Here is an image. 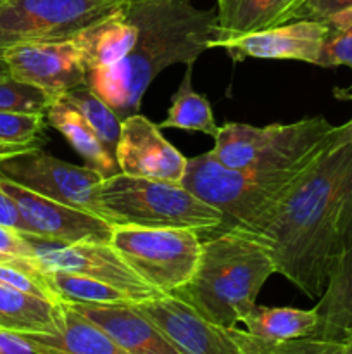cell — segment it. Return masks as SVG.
Segmentation results:
<instances>
[{
  "instance_id": "obj_17",
  "label": "cell",
  "mask_w": 352,
  "mask_h": 354,
  "mask_svg": "<svg viewBox=\"0 0 352 354\" xmlns=\"http://www.w3.org/2000/svg\"><path fill=\"white\" fill-rule=\"evenodd\" d=\"M317 327L314 335L344 341L352 332V211L345 230L340 256L331 270L320 303L316 304Z\"/></svg>"
},
{
  "instance_id": "obj_18",
  "label": "cell",
  "mask_w": 352,
  "mask_h": 354,
  "mask_svg": "<svg viewBox=\"0 0 352 354\" xmlns=\"http://www.w3.org/2000/svg\"><path fill=\"white\" fill-rule=\"evenodd\" d=\"M24 337L41 354H128L69 303H62L55 334H26Z\"/></svg>"
},
{
  "instance_id": "obj_7",
  "label": "cell",
  "mask_w": 352,
  "mask_h": 354,
  "mask_svg": "<svg viewBox=\"0 0 352 354\" xmlns=\"http://www.w3.org/2000/svg\"><path fill=\"white\" fill-rule=\"evenodd\" d=\"M126 9L128 0H3L0 55L21 44L71 40L86 28Z\"/></svg>"
},
{
  "instance_id": "obj_4",
  "label": "cell",
  "mask_w": 352,
  "mask_h": 354,
  "mask_svg": "<svg viewBox=\"0 0 352 354\" xmlns=\"http://www.w3.org/2000/svg\"><path fill=\"white\" fill-rule=\"evenodd\" d=\"M99 216L113 227L216 230L224 223L221 211L204 203L182 183L131 176L104 178L99 189Z\"/></svg>"
},
{
  "instance_id": "obj_37",
  "label": "cell",
  "mask_w": 352,
  "mask_h": 354,
  "mask_svg": "<svg viewBox=\"0 0 352 354\" xmlns=\"http://www.w3.org/2000/svg\"><path fill=\"white\" fill-rule=\"evenodd\" d=\"M337 138L342 144H351L352 145V120L349 123L337 127Z\"/></svg>"
},
{
  "instance_id": "obj_40",
  "label": "cell",
  "mask_w": 352,
  "mask_h": 354,
  "mask_svg": "<svg viewBox=\"0 0 352 354\" xmlns=\"http://www.w3.org/2000/svg\"><path fill=\"white\" fill-rule=\"evenodd\" d=\"M3 2V0H0V3H2Z\"/></svg>"
},
{
  "instance_id": "obj_28",
  "label": "cell",
  "mask_w": 352,
  "mask_h": 354,
  "mask_svg": "<svg viewBox=\"0 0 352 354\" xmlns=\"http://www.w3.org/2000/svg\"><path fill=\"white\" fill-rule=\"evenodd\" d=\"M52 97L38 86L14 80L12 76L0 78V111L12 113H47Z\"/></svg>"
},
{
  "instance_id": "obj_10",
  "label": "cell",
  "mask_w": 352,
  "mask_h": 354,
  "mask_svg": "<svg viewBox=\"0 0 352 354\" xmlns=\"http://www.w3.org/2000/svg\"><path fill=\"white\" fill-rule=\"evenodd\" d=\"M0 175L40 196L99 216L104 176L97 169L71 165L35 147L0 159Z\"/></svg>"
},
{
  "instance_id": "obj_39",
  "label": "cell",
  "mask_w": 352,
  "mask_h": 354,
  "mask_svg": "<svg viewBox=\"0 0 352 354\" xmlns=\"http://www.w3.org/2000/svg\"><path fill=\"white\" fill-rule=\"evenodd\" d=\"M342 342H344L345 346V354H352V332Z\"/></svg>"
},
{
  "instance_id": "obj_12",
  "label": "cell",
  "mask_w": 352,
  "mask_h": 354,
  "mask_svg": "<svg viewBox=\"0 0 352 354\" xmlns=\"http://www.w3.org/2000/svg\"><path fill=\"white\" fill-rule=\"evenodd\" d=\"M2 55L14 80L38 86L52 100L86 83V64L76 38L21 44Z\"/></svg>"
},
{
  "instance_id": "obj_34",
  "label": "cell",
  "mask_w": 352,
  "mask_h": 354,
  "mask_svg": "<svg viewBox=\"0 0 352 354\" xmlns=\"http://www.w3.org/2000/svg\"><path fill=\"white\" fill-rule=\"evenodd\" d=\"M0 354H41L21 334L0 332Z\"/></svg>"
},
{
  "instance_id": "obj_33",
  "label": "cell",
  "mask_w": 352,
  "mask_h": 354,
  "mask_svg": "<svg viewBox=\"0 0 352 354\" xmlns=\"http://www.w3.org/2000/svg\"><path fill=\"white\" fill-rule=\"evenodd\" d=\"M0 225L14 228L21 234H30V228H28L26 221L21 216L16 203L2 189H0Z\"/></svg>"
},
{
  "instance_id": "obj_20",
  "label": "cell",
  "mask_w": 352,
  "mask_h": 354,
  "mask_svg": "<svg viewBox=\"0 0 352 354\" xmlns=\"http://www.w3.org/2000/svg\"><path fill=\"white\" fill-rule=\"evenodd\" d=\"M45 120L85 159L88 168L97 169L104 178L121 173L116 156L102 144V140L88 127L81 113L64 97L52 100L45 113Z\"/></svg>"
},
{
  "instance_id": "obj_5",
  "label": "cell",
  "mask_w": 352,
  "mask_h": 354,
  "mask_svg": "<svg viewBox=\"0 0 352 354\" xmlns=\"http://www.w3.org/2000/svg\"><path fill=\"white\" fill-rule=\"evenodd\" d=\"M335 130L321 116L269 127L226 123L219 127L213 154L223 166L240 171H300L330 144Z\"/></svg>"
},
{
  "instance_id": "obj_38",
  "label": "cell",
  "mask_w": 352,
  "mask_h": 354,
  "mask_svg": "<svg viewBox=\"0 0 352 354\" xmlns=\"http://www.w3.org/2000/svg\"><path fill=\"white\" fill-rule=\"evenodd\" d=\"M6 76H10L9 66H7V62H6V59H3V55H0V78H6Z\"/></svg>"
},
{
  "instance_id": "obj_3",
  "label": "cell",
  "mask_w": 352,
  "mask_h": 354,
  "mask_svg": "<svg viewBox=\"0 0 352 354\" xmlns=\"http://www.w3.org/2000/svg\"><path fill=\"white\" fill-rule=\"evenodd\" d=\"M275 273L268 249L254 234L228 227L202 242L195 275L169 296L188 304L209 324L235 328Z\"/></svg>"
},
{
  "instance_id": "obj_24",
  "label": "cell",
  "mask_w": 352,
  "mask_h": 354,
  "mask_svg": "<svg viewBox=\"0 0 352 354\" xmlns=\"http://www.w3.org/2000/svg\"><path fill=\"white\" fill-rule=\"evenodd\" d=\"M193 64L186 66L182 83L176 88L168 109V116L159 123V128H176V130L202 131L216 138L219 127L214 121L213 107L204 95L197 93L192 85Z\"/></svg>"
},
{
  "instance_id": "obj_23",
  "label": "cell",
  "mask_w": 352,
  "mask_h": 354,
  "mask_svg": "<svg viewBox=\"0 0 352 354\" xmlns=\"http://www.w3.org/2000/svg\"><path fill=\"white\" fill-rule=\"evenodd\" d=\"M245 330L266 342H283L314 335L317 327L316 308L297 310V308H269L257 303L244 317Z\"/></svg>"
},
{
  "instance_id": "obj_30",
  "label": "cell",
  "mask_w": 352,
  "mask_h": 354,
  "mask_svg": "<svg viewBox=\"0 0 352 354\" xmlns=\"http://www.w3.org/2000/svg\"><path fill=\"white\" fill-rule=\"evenodd\" d=\"M317 66L321 68L349 66L352 69V31H338L328 28Z\"/></svg>"
},
{
  "instance_id": "obj_21",
  "label": "cell",
  "mask_w": 352,
  "mask_h": 354,
  "mask_svg": "<svg viewBox=\"0 0 352 354\" xmlns=\"http://www.w3.org/2000/svg\"><path fill=\"white\" fill-rule=\"evenodd\" d=\"M61 308L62 303H52L0 282V332L55 334Z\"/></svg>"
},
{
  "instance_id": "obj_25",
  "label": "cell",
  "mask_w": 352,
  "mask_h": 354,
  "mask_svg": "<svg viewBox=\"0 0 352 354\" xmlns=\"http://www.w3.org/2000/svg\"><path fill=\"white\" fill-rule=\"evenodd\" d=\"M45 272V270H43ZM52 289L64 303L83 304H133L119 289L85 275L66 272H45Z\"/></svg>"
},
{
  "instance_id": "obj_9",
  "label": "cell",
  "mask_w": 352,
  "mask_h": 354,
  "mask_svg": "<svg viewBox=\"0 0 352 354\" xmlns=\"http://www.w3.org/2000/svg\"><path fill=\"white\" fill-rule=\"evenodd\" d=\"M24 237L33 251L31 259L45 272H66L90 277L119 289L133 304L166 296L130 268L109 242L62 244L31 234H24Z\"/></svg>"
},
{
  "instance_id": "obj_16",
  "label": "cell",
  "mask_w": 352,
  "mask_h": 354,
  "mask_svg": "<svg viewBox=\"0 0 352 354\" xmlns=\"http://www.w3.org/2000/svg\"><path fill=\"white\" fill-rule=\"evenodd\" d=\"M69 304L128 354H183L135 304Z\"/></svg>"
},
{
  "instance_id": "obj_19",
  "label": "cell",
  "mask_w": 352,
  "mask_h": 354,
  "mask_svg": "<svg viewBox=\"0 0 352 354\" xmlns=\"http://www.w3.org/2000/svg\"><path fill=\"white\" fill-rule=\"evenodd\" d=\"M302 2L304 0H217L216 37L211 41L237 38L290 23L293 10Z\"/></svg>"
},
{
  "instance_id": "obj_13",
  "label": "cell",
  "mask_w": 352,
  "mask_h": 354,
  "mask_svg": "<svg viewBox=\"0 0 352 354\" xmlns=\"http://www.w3.org/2000/svg\"><path fill=\"white\" fill-rule=\"evenodd\" d=\"M135 306L183 354H251L235 337L233 328L209 324L178 297L166 294Z\"/></svg>"
},
{
  "instance_id": "obj_22",
  "label": "cell",
  "mask_w": 352,
  "mask_h": 354,
  "mask_svg": "<svg viewBox=\"0 0 352 354\" xmlns=\"http://www.w3.org/2000/svg\"><path fill=\"white\" fill-rule=\"evenodd\" d=\"M137 37V24L123 12L86 28L75 38L81 48L88 73L99 68H109L126 57L135 47Z\"/></svg>"
},
{
  "instance_id": "obj_36",
  "label": "cell",
  "mask_w": 352,
  "mask_h": 354,
  "mask_svg": "<svg viewBox=\"0 0 352 354\" xmlns=\"http://www.w3.org/2000/svg\"><path fill=\"white\" fill-rule=\"evenodd\" d=\"M30 149H35V147H23V145H10V144H6V142H0V159L9 158V156H14V154H19V152H24V151H30Z\"/></svg>"
},
{
  "instance_id": "obj_2",
  "label": "cell",
  "mask_w": 352,
  "mask_h": 354,
  "mask_svg": "<svg viewBox=\"0 0 352 354\" xmlns=\"http://www.w3.org/2000/svg\"><path fill=\"white\" fill-rule=\"evenodd\" d=\"M126 16L138 37L130 54L109 68L86 73V85L121 120L138 114L145 90L173 64H193L216 37L217 14L190 0H141L128 3Z\"/></svg>"
},
{
  "instance_id": "obj_14",
  "label": "cell",
  "mask_w": 352,
  "mask_h": 354,
  "mask_svg": "<svg viewBox=\"0 0 352 354\" xmlns=\"http://www.w3.org/2000/svg\"><path fill=\"white\" fill-rule=\"evenodd\" d=\"M116 161L124 175L176 183H182L188 165V159L166 140L159 124L141 114H131L121 123Z\"/></svg>"
},
{
  "instance_id": "obj_11",
  "label": "cell",
  "mask_w": 352,
  "mask_h": 354,
  "mask_svg": "<svg viewBox=\"0 0 352 354\" xmlns=\"http://www.w3.org/2000/svg\"><path fill=\"white\" fill-rule=\"evenodd\" d=\"M0 189L16 203L31 235L62 242H110L114 227L97 214L57 203L0 175Z\"/></svg>"
},
{
  "instance_id": "obj_8",
  "label": "cell",
  "mask_w": 352,
  "mask_h": 354,
  "mask_svg": "<svg viewBox=\"0 0 352 354\" xmlns=\"http://www.w3.org/2000/svg\"><path fill=\"white\" fill-rule=\"evenodd\" d=\"M110 245L141 279L162 294H173L197 272L202 241L188 228L114 227Z\"/></svg>"
},
{
  "instance_id": "obj_15",
  "label": "cell",
  "mask_w": 352,
  "mask_h": 354,
  "mask_svg": "<svg viewBox=\"0 0 352 354\" xmlns=\"http://www.w3.org/2000/svg\"><path fill=\"white\" fill-rule=\"evenodd\" d=\"M328 26L321 21L299 19L228 40L211 41L209 48L221 47L235 62L255 59H289L317 66Z\"/></svg>"
},
{
  "instance_id": "obj_35",
  "label": "cell",
  "mask_w": 352,
  "mask_h": 354,
  "mask_svg": "<svg viewBox=\"0 0 352 354\" xmlns=\"http://www.w3.org/2000/svg\"><path fill=\"white\" fill-rule=\"evenodd\" d=\"M330 30H338V31H352V9L342 10V12L335 14V16L328 17L326 21H323Z\"/></svg>"
},
{
  "instance_id": "obj_1",
  "label": "cell",
  "mask_w": 352,
  "mask_h": 354,
  "mask_svg": "<svg viewBox=\"0 0 352 354\" xmlns=\"http://www.w3.org/2000/svg\"><path fill=\"white\" fill-rule=\"evenodd\" d=\"M351 211L352 145L338 142L335 130L330 144L251 234L266 245L276 273L314 299L323 296L340 256Z\"/></svg>"
},
{
  "instance_id": "obj_27",
  "label": "cell",
  "mask_w": 352,
  "mask_h": 354,
  "mask_svg": "<svg viewBox=\"0 0 352 354\" xmlns=\"http://www.w3.org/2000/svg\"><path fill=\"white\" fill-rule=\"evenodd\" d=\"M233 332L238 342L251 354H345L344 342L335 339L309 335L283 342H266L251 335L247 330H238L237 327Z\"/></svg>"
},
{
  "instance_id": "obj_31",
  "label": "cell",
  "mask_w": 352,
  "mask_h": 354,
  "mask_svg": "<svg viewBox=\"0 0 352 354\" xmlns=\"http://www.w3.org/2000/svg\"><path fill=\"white\" fill-rule=\"evenodd\" d=\"M352 9V0H304L292 14V21H326L328 17Z\"/></svg>"
},
{
  "instance_id": "obj_6",
  "label": "cell",
  "mask_w": 352,
  "mask_h": 354,
  "mask_svg": "<svg viewBox=\"0 0 352 354\" xmlns=\"http://www.w3.org/2000/svg\"><path fill=\"white\" fill-rule=\"evenodd\" d=\"M304 169L275 175L240 171L223 166L209 151L188 159L182 185L223 213L221 227L228 223L254 232L268 220Z\"/></svg>"
},
{
  "instance_id": "obj_26",
  "label": "cell",
  "mask_w": 352,
  "mask_h": 354,
  "mask_svg": "<svg viewBox=\"0 0 352 354\" xmlns=\"http://www.w3.org/2000/svg\"><path fill=\"white\" fill-rule=\"evenodd\" d=\"M62 97L66 100H69L81 113V116L85 118L88 127L95 131V135L102 140V144L116 156L117 140H119L121 133V123H123V120L117 116L116 111L107 106L97 93H93L92 88L86 83L69 90Z\"/></svg>"
},
{
  "instance_id": "obj_29",
  "label": "cell",
  "mask_w": 352,
  "mask_h": 354,
  "mask_svg": "<svg viewBox=\"0 0 352 354\" xmlns=\"http://www.w3.org/2000/svg\"><path fill=\"white\" fill-rule=\"evenodd\" d=\"M45 114L0 111V142L23 147H40L38 137L43 131Z\"/></svg>"
},
{
  "instance_id": "obj_32",
  "label": "cell",
  "mask_w": 352,
  "mask_h": 354,
  "mask_svg": "<svg viewBox=\"0 0 352 354\" xmlns=\"http://www.w3.org/2000/svg\"><path fill=\"white\" fill-rule=\"evenodd\" d=\"M17 258H33V251L24 234L0 225V263H9Z\"/></svg>"
}]
</instances>
